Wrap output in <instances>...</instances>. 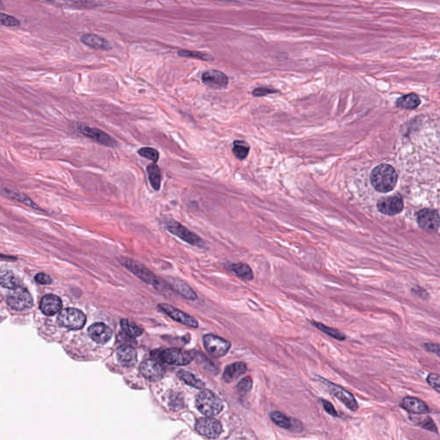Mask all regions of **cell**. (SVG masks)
Here are the masks:
<instances>
[{
  "mask_svg": "<svg viewBox=\"0 0 440 440\" xmlns=\"http://www.w3.org/2000/svg\"><path fill=\"white\" fill-rule=\"evenodd\" d=\"M119 362L122 366H133L137 362V352L134 347L122 346L119 347L116 352Z\"/></svg>",
  "mask_w": 440,
  "mask_h": 440,
  "instance_id": "7402d4cb",
  "label": "cell"
},
{
  "mask_svg": "<svg viewBox=\"0 0 440 440\" xmlns=\"http://www.w3.org/2000/svg\"><path fill=\"white\" fill-rule=\"evenodd\" d=\"M229 270L232 271L233 273H235L239 279H242V280L249 281L254 278L253 271L248 264L242 263V262L230 264Z\"/></svg>",
  "mask_w": 440,
  "mask_h": 440,
  "instance_id": "cb8c5ba5",
  "label": "cell"
},
{
  "mask_svg": "<svg viewBox=\"0 0 440 440\" xmlns=\"http://www.w3.org/2000/svg\"><path fill=\"white\" fill-rule=\"evenodd\" d=\"M178 55L181 57H187V58H196V59H203V60H211L213 59L211 56L206 53L196 52V51H189V50H179Z\"/></svg>",
  "mask_w": 440,
  "mask_h": 440,
  "instance_id": "d590c367",
  "label": "cell"
},
{
  "mask_svg": "<svg viewBox=\"0 0 440 440\" xmlns=\"http://www.w3.org/2000/svg\"><path fill=\"white\" fill-rule=\"evenodd\" d=\"M270 417H271L272 421H273L277 426H279V428L289 429V428L291 427V421H290V419L287 418L286 416H284L282 413L277 412V411L271 413V414H270Z\"/></svg>",
  "mask_w": 440,
  "mask_h": 440,
  "instance_id": "836d02e7",
  "label": "cell"
},
{
  "mask_svg": "<svg viewBox=\"0 0 440 440\" xmlns=\"http://www.w3.org/2000/svg\"><path fill=\"white\" fill-rule=\"evenodd\" d=\"M322 406L324 408V409L326 410V412L328 413L329 415L332 416H335V417H337L338 416V414L336 412V410H335L334 406L332 405L331 403L328 402V401L326 400H322Z\"/></svg>",
  "mask_w": 440,
  "mask_h": 440,
  "instance_id": "b9f144b4",
  "label": "cell"
},
{
  "mask_svg": "<svg viewBox=\"0 0 440 440\" xmlns=\"http://www.w3.org/2000/svg\"><path fill=\"white\" fill-rule=\"evenodd\" d=\"M138 153L142 158L151 160L154 164H156L158 161L159 157H160V154H159V152H158V150L152 148V147H142V148H140L138 151Z\"/></svg>",
  "mask_w": 440,
  "mask_h": 440,
  "instance_id": "e575fe53",
  "label": "cell"
},
{
  "mask_svg": "<svg viewBox=\"0 0 440 440\" xmlns=\"http://www.w3.org/2000/svg\"><path fill=\"white\" fill-rule=\"evenodd\" d=\"M171 286L175 289V291H177L179 294L186 298L188 300H196L197 298V295L196 292L193 291L192 289L187 285L186 283L183 282V280L178 279H170Z\"/></svg>",
  "mask_w": 440,
  "mask_h": 440,
  "instance_id": "603a6c76",
  "label": "cell"
},
{
  "mask_svg": "<svg viewBox=\"0 0 440 440\" xmlns=\"http://www.w3.org/2000/svg\"><path fill=\"white\" fill-rule=\"evenodd\" d=\"M196 430L199 434L208 439H217L223 431L222 425L219 421L211 417L202 418L196 423Z\"/></svg>",
  "mask_w": 440,
  "mask_h": 440,
  "instance_id": "8fae6325",
  "label": "cell"
},
{
  "mask_svg": "<svg viewBox=\"0 0 440 440\" xmlns=\"http://www.w3.org/2000/svg\"><path fill=\"white\" fill-rule=\"evenodd\" d=\"M121 327L125 334L132 338H136L142 335L143 329L129 320L121 319Z\"/></svg>",
  "mask_w": 440,
  "mask_h": 440,
  "instance_id": "f1b7e54d",
  "label": "cell"
},
{
  "mask_svg": "<svg viewBox=\"0 0 440 440\" xmlns=\"http://www.w3.org/2000/svg\"><path fill=\"white\" fill-rule=\"evenodd\" d=\"M378 208L380 213L385 215H396L403 210V198L401 196H394L382 199L378 202Z\"/></svg>",
  "mask_w": 440,
  "mask_h": 440,
  "instance_id": "9a60e30c",
  "label": "cell"
},
{
  "mask_svg": "<svg viewBox=\"0 0 440 440\" xmlns=\"http://www.w3.org/2000/svg\"><path fill=\"white\" fill-rule=\"evenodd\" d=\"M7 304L12 310L21 311L33 306V298L27 289L18 286L7 295Z\"/></svg>",
  "mask_w": 440,
  "mask_h": 440,
  "instance_id": "8992f818",
  "label": "cell"
},
{
  "mask_svg": "<svg viewBox=\"0 0 440 440\" xmlns=\"http://www.w3.org/2000/svg\"><path fill=\"white\" fill-rule=\"evenodd\" d=\"M401 407L413 415H426L430 412L428 404L416 397H406L403 398Z\"/></svg>",
  "mask_w": 440,
  "mask_h": 440,
  "instance_id": "ac0fdd59",
  "label": "cell"
},
{
  "mask_svg": "<svg viewBox=\"0 0 440 440\" xmlns=\"http://www.w3.org/2000/svg\"><path fill=\"white\" fill-rule=\"evenodd\" d=\"M121 262L127 269L130 271L131 273H134V275L140 278L144 282L154 286L159 285V280L156 277L155 274L139 262H137L135 260H129L127 258L121 259Z\"/></svg>",
  "mask_w": 440,
  "mask_h": 440,
  "instance_id": "9c48e42d",
  "label": "cell"
},
{
  "mask_svg": "<svg viewBox=\"0 0 440 440\" xmlns=\"http://www.w3.org/2000/svg\"><path fill=\"white\" fill-rule=\"evenodd\" d=\"M147 174L149 178L150 183L155 190H159L161 186L162 173L160 168L156 164H151L147 166Z\"/></svg>",
  "mask_w": 440,
  "mask_h": 440,
  "instance_id": "d4e9b609",
  "label": "cell"
},
{
  "mask_svg": "<svg viewBox=\"0 0 440 440\" xmlns=\"http://www.w3.org/2000/svg\"><path fill=\"white\" fill-rule=\"evenodd\" d=\"M371 182L378 192H390L397 184V174L391 165H378L372 171Z\"/></svg>",
  "mask_w": 440,
  "mask_h": 440,
  "instance_id": "6da1fadb",
  "label": "cell"
},
{
  "mask_svg": "<svg viewBox=\"0 0 440 440\" xmlns=\"http://www.w3.org/2000/svg\"><path fill=\"white\" fill-rule=\"evenodd\" d=\"M2 194L4 195V196H6V197L14 199L16 201L22 202L23 204L27 205V206L30 207V208H38L37 206L34 204V202H32L31 200L28 198V196H25L22 193L12 191V190H9V189H3Z\"/></svg>",
  "mask_w": 440,
  "mask_h": 440,
  "instance_id": "4dcf8cb0",
  "label": "cell"
},
{
  "mask_svg": "<svg viewBox=\"0 0 440 440\" xmlns=\"http://www.w3.org/2000/svg\"><path fill=\"white\" fill-rule=\"evenodd\" d=\"M158 307L174 321L179 322L183 325L188 326L189 328H195V329L198 328V321L194 316H190L182 310H177L169 304H160Z\"/></svg>",
  "mask_w": 440,
  "mask_h": 440,
  "instance_id": "7c38bea8",
  "label": "cell"
},
{
  "mask_svg": "<svg viewBox=\"0 0 440 440\" xmlns=\"http://www.w3.org/2000/svg\"><path fill=\"white\" fill-rule=\"evenodd\" d=\"M142 375L150 380H158L165 373L164 367L155 360H146L140 365Z\"/></svg>",
  "mask_w": 440,
  "mask_h": 440,
  "instance_id": "e0dca14e",
  "label": "cell"
},
{
  "mask_svg": "<svg viewBox=\"0 0 440 440\" xmlns=\"http://www.w3.org/2000/svg\"><path fill=\"white\" fill-rule=\"evenodd\" d=\"M419 225L428 231H435L440 228V217L435 210L423 209L417 215Z\"/></svg>",
  "mask_w": 440,
  "mask_h": 440,
  "instance_id": "5bb4252c",
  "label": "cell"
},
{
  "mask_svg": "<svg viewBox=\"0 0 440 440\" xmlns=\"http://www.w3.org/2000/svg\"><path fill=\"white\" fill-rule=\"evenodd\" d=\"M0 22H1V24L3 25V26L13 27V28L14 27H18L19 25L21 24V22H20L18 19L14 17V16L4 14V13H1Z\"/></svg>",
  "mask_w": 440,
  "mask_h": 440,
  "instance_id": "74e56055",
  "label": "cell"
},
{
  "mask_svg": "<svg viewBox=\"0 0 440 440\" xmlns=\"http://www.w3.org/2000/svg\"><path fill=\"white\" fill-rule=\"evenodd\" d=\"M177 375L183 381L185 382L187 385L193 386L196 389H203L204 388V383L201 381L200 379L196 378V376L193 375L192 373H190V372H186V371H180Z\"/></svg>",
  "mask_w": 440,
  "mask_h": 440,
  "instance_id": "d6a6232c",
  "label": "cell"
},
{
  "mask_svg": "<svg viewBox=\"0 0 440 440\" xmlns=\"http://www.w3.org/2000/svg\"><path fill=\"white\" fill-rule=\"evenodd\" d=\"M247 371V366L243 362H236L230 364L225 367L223 371V379L225 383H231L236 378L243 375Z\"/></svg>",
  "mask_w": 440,
  "mask_h": 440,
  "instance_id": "44dd1931",
  "label": "cell"
},
{
  "mask_svg": "<svg viewBox=\"0 0 440 440\" xmlns=\"http://www.w3.org/2000/svg\"><path fill=\"white\" fill-rule=\"evenodd\" d=\"M275 93H279V90H276V89H273V88H270V87L263 86L255 88V89L253 90L252 95H253L254 97H262V96H268L270 94Z\"/></svg>",
  "mask_w": 440,
  "mask_h": 440,
  "instance_id": "f35d334b",
  "label": "cell"
},
{
  "mask_svg": "<svg viewBox=\"0 0 440 440\" xmlns=\"http://www.w3.org/2000/svg\"><path fill=\"white\" fill-rule=\"evenodd\" d=\"M165 226L170 232L172 233L175 236H178L179 238L183 240L184 242H188L189 244L196 246L199 248H205L206 242L202 240L196 233L190 231L186 227L183 226V224L178 223L175 220H168L165 223Z\"/></svg>",
  "mask_w": 440,
  "mask_h": 440,
  "instance_id": "277c9868",
  "label": "cell"
},
{
  "mask_svg": "<svg viewBox=\"0 0 440 440\" xmlns=\"http://www.w3.org/2000/svg\"><path fill=\"white\" fill-rule=\"evenodd\" d=\"M317 381L321 383L329 391V393L336 397L339 401H341V403H343L347 409H350L351 411H356L359 408L358 403L354 396L349 391L345 390L344 388L335 385L331 382L327 381L326 379L321 377H317Z\"/></svg>",
  "mask_w": 440,
  "mask_h": 440,
  "instance_id": "5b68a950",
  "label": "cell"
},
{
  "mask_svg": "<svg viewBox=\"0 0 440 440\" xmlns=\"http://www.w3.org/2000/svg\"><path fill=\"white\" fill-rule=\"evenodd\" d=\"M203 344L208 354L214 358H221L229 352L231 343L218 335L208 334L203 336Z\"/></svg>",
  "mask_w": 440,
  "mask_h": 440,
  "instance_id": "52a82bcc",
  "label": "cell"
},
{
  "mask_svg": "<svg viewBox=\"0 0 440 440\" xmlns=\"http://www.w3.org/2000/svg\"><path fill=\"white\" fill-rule=\"evenodd\" d=\"M0 282L3 287L13 290L18 287V280L11 271H2L0 275Z\"/></svg>",
  "mask_w": 440,
  "mask_h": 440,
  "instance_id": "f546056e",
  "label": "cell"
},
{
  "mask_svg": "<svg viewBox=\"0 0 440 440\" xmlns=\"http://www.w3.org/2000/svg\"><path fill=\"white\" fill-rule=\"evenodd\" d=\"M250 151V146L245 140H235L233 143L232 152L239 160H244Z\"/></svg>",
  "mask_w": 440,
  "mask_h": 440,
  "instance_id": "4316f807",
  "label": "cell"
},
{
  "mask_svg": "<svg viewBox=\"0 0 440 440\" xmlns=\"http://www.w3.org/2000/svg\"><path fill=\"white\" fill-rule=\"evenodd\" d=\"M34 280L40 285H50L53 283V279L47 273H37L34 277Z\"/></svg>",
  "mask_w": 440,
  "mask_h": 440,
  "instance_id": "60d3db41",
  "label": "cell"
},
{
  "mask_svg": "<svg viewBox=\"0 0 440 440\" xmlns=\"http://www.w3.org/2000/svg\"><path fill=\"white\" fill-rule=\"evenodd\" d=\"M426 347L428 348V350L431 351L434 354H438L439 356H440V346H437V345L434 344H428L426 345Z\"/></svg>",
  "mask_w": 440,
  "mask_h": 440,
  "instance_id": "7bdbcfd3",
  "label": "cell"
},
{
  "mask_svg": "<svg viewBox=\"0 0 440 440\" xmlns=\"http://www.w3.org/2000/svg\"><path fill=\"white\" fill-rule=\"evenodd\" d=\"M411 420L416 424L419 425L421 428H424L428 431L438 433V428L434 421L428 416H413Z\"/></svg>",
  "mask_w": 440,
  "mask_h": 440,
  "instance_id": "1f68e13d",
  "label": "cell"
},
{
  "mask_svg": "<svg viewBox=\"0 0 440 440\" xmlns=\"http://www.w3.org/2000/svg\"><path fill=\"white\" fill-rule=\"evenodd\" d=\"M310 323L312 325L315 326L316 329H319L320 331L323 332L324 334L329 335L330 337L336 339L338 341H344V340H346V335L342 332L338 330V329H333V328H330L329 326L324 325L322 322H316V321H310Z\"/></svg>",
  "mask_w": 440,
  "mask_h": 440,
  "instance_id": "83f0119b",
  "label": "cell"
},
{
  "mask_svg": "<svg viewBox=\"0 0 440 440\" xmlns=\"http://www.w3.org/2000/svg\"><path fill=\"white\" fill-rule=\"evenodd\" d=\"M196 408L202 415L212 417L222 412L223 403L220 397L210 391H202L197 395L196 400Z\"/></svg>",
  "mask_w": 440,
  "mask_h": 440,
  "instance_id": "7a4b0ae2",
  "label": "cell"
},
{
  "mask_svg": "<svg viewBox=\"0 0 440 440\" xmlns=\"http://www.w3.org/2000/svg\"><path fill=\"white\" fill-rule=\"evenodd\" d=\"M427 381L434 390L440 393V375L431 373L427 378Z\"/></svg>",
  "mask_w": 440,
  "mask_h": 440,
  "instance_id": "ab89813d",
  "label": "cell"
},
{
  "mask_svg": "<svg viewBox=\"0 0 440 440\" xmlns=\"http://www.w3.org/2000/svg\"><path fill=\"white\" fill-rule=\"evenodd\" d=\"M88 333L90 338L98 344L107 343L111 338L113 334L110 328L102 322L92 324L88 329Z\"/></svg>",
  "mask_w": 440,
  "mask_h": 440,
  "instance_id": "2e32d148",
  "label": "cell"
},
{
  "mask_svg": "<svg viewBox=\"0 0 440 440\" xmlns=\"http://www.w3.org/2000/svg\"><path fill=\"white\" fill-rule=\"evenodd\" d=\"M252 384H253V381H252L251 378H249V377L242 378V380L239 382L238 385L236 386L237 392L240 395L248 394L251 390Z\"/></svg>",
  "mask_w": 440,
  "mask_h": 440,
  "instance_id": "8d00e7d4",
  "label": "cell"
},
{
  "mask_svg": "<svg viewBox=\"0 0 440 440\" xmlns=\"http://www.w3.org/2000/svg\"><path fill=\"white\" fill-rule=\"evenodd\" d=\"M421 100L416 94H409L397 101V106L401 109H415L420 105Z\"/></svg>",
  "mask_w": 440,
  "mask_h": 440,
  "instance_id": "484cf974",
  "label": "cell"
},
{
  "mask_svg": "<svg viewBox=\"0 0 440 440\" xmlns=\"http://www.w3.org/2000/svg\"><path fill=\"white\" fill-rule=\"evenodd\" d=\"M202 78L204 84L215 90L223 89L229 83V78L227 75L219 70H208L204 71Z\"/></svg>",
  "mask_w": 440,
  "mask_h": 440,
  "instance_id": "4fadbf2b",
  "label": "cell"
},
{
  "mask_svg": "<svg viewBox=\"0 0 440 440\" xmlns=\"http://www.w3.org/2000/svg\"><path fill=\"white\" fill-rule=\"evenodd\" d=\"M80 40L84 45L94 49H111V44L109 43V40L98 34H85L81 36Z\"/></svg>",
  "mask_w": 440,
  "mask_h": 440,
  "instance_id": "ffe728a7",
  "label": "cell"
},
{
  "mask_svg": "<svg viewBox=\"0 0 440 440\" xmlns=\"http://www.w3.org/2000/svg\"><path fill=\"white\" fill-rule=\"evenodd\" d=\"M58 323L65 329L78 330L85 325L86 316L76 308H65L59 312Z\"/></svg>",
  "mask_w": 440,
  "mask_h": 440,
  "instance_id": "3957f363",
  "label": "cell"
},
{
  "mask_svg": "<svg viewBox=\"0 0 440 440\" xmlns=\"http://www.w3.org/2000/svg\"><path fill=\"white\" fill-rule=\"evenodd\" d=\"M75 128L79 134H83L84 136L103 146L113 147L116 145V140H114L109 134H106L105 132L96 127H90L84 123H76Z\"/></svg>",
  "mask_w": 440,
  "mask_h": 440,
  "instance_id": "ba28073f",
  "label": "cell"
},
{
  "mask_svg": "<svg viewBox=\"0 0 440 440\" xmlns=\"http://www.w3.org/2000/svg\"><path fill=\"white\" fill-rule=\"evenodd\" d=\"M160 360L172 366H187L194 360L191 353L179 348H170L160 353Z\"/></svg>",
  "mask_w": 440,
  "mask_h": 440,
  "instance_id": "30bf717a",
  "label": "cell"
},
{
  "mask_svg": "<svg viewBox=\"0 0 440 440\" xmlns=\"http://www.w3.org/2000/svg\"><path fill=\"white\" fill-rule=\"evenodd\" d=\"M62 301L53 294L45 295L40 302V309L46 316H53L61 311Z\"/></svg>",
  "mask_w": 440,
  "mask_h": 440,
  "instance_id": "d6986e66",
  "label": "cell"
}]
</instances>
